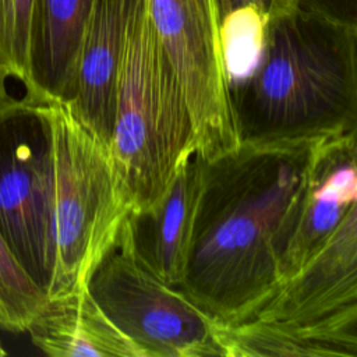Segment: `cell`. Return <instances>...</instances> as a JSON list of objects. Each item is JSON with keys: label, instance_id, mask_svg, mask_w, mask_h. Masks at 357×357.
Masks as SVG:
<instances>
[{"label": "cell", "instance_id": "obj_11", "mask_svg": "<svg viewBox=\"0 0 357 357\" xmlns=\"http://www.w3.org/2000/svg\"><path fill=\"white\" fill-rule=\"evenodd\" d=\"M199 183L201 158L192 153L177 167L152 208L127 218L138 257L173 287L178 286L184 272Z\"/></svg>", "mask_w": 357, "mask_h": 357}, {"label": "cell", "instance_id": "obj_21", "mask_svg": "<svg viewBox=\"0 0 357 357\" xmlns=\"http://www.w3.org/2000/svg\"><path fill=\"white\" fill-rule=\"evenodd\" d=\"M7 354V351H6V349L1 346V343H0V357H4Z\"/></svg>", "mask_w": 357, "mask_h": 357}, {"label": "cell", "instance_id": "obj_13", "mask_svg": "<svg viewBox=\"0 0 357 357\" xmlns=\"http://www.w3.org/2000/svg\"><path fill=\"white\" fill-rule=\"evenodd\" d=\"M25 332L52 357H145L103 312L88 286L47 297Z\"/></svg>", "mask_w": 357, "mask_h": 357}, {"label": "cell", "instance_id": "obj_15", "mask_svg": "<svg viewBox=\"0 0 357 357\" xmlns=\"http://www.w3.org/2000/svg\"><path fill=\"white\" fill-rule=\"evenodd\" d=\"M268 18L255 8H240L220 22V42L229 88L244 81L257 66Z\"/></svg>", "mask_w": 357, "mask_h": 357}, {"label": "cell", "instance_id": "obj_18", "mask_svg": "<svg viewBox=\"0 0 357 357\" xmlns=\"http://www.w3.org/2000/svg\"><path fill=\"white\" fill-rule=\"evenodd\" d=\"M301 10L319 14L322 17L357 25V0H290Z\"/></svg>", "mask_w": 357, "mask_h": 357}, {"label": "cell", "instance_id": "obj_4", "mask_svg": "<svg viewBox=\"0 0 357 357\" xmlns=\"http://www.w3.org/2000/svg\"><path fill=\"white\" fill-rule=\"evenodd\" d=\"M54 153V268L47 297L77 291L131 213L110 149L64 102H49Z\"/></svg>", "mask_w": 357, "mask_h": 357}, {"label": "cell", "instance_id": "obj_14", "mask_svg": "<svg viewBox=\"0 0 357 357\" xmlns=\"http://www.w3.org/2000/svg\"><path fill=\"white\" fill-rule=\"evenodd\" d=\"M225 357H357V325L293 326L247 319L216 324Z\"/></svg>", "mask_w": 357, "mask_h": 357}, {"label": "cell", "instance_id": "obj_7", "mask_svg": "<svg viewBox=\"0 0 357 357\" xmlns=\"http://www.w3.org/2000/svg\"><path fill=\"white\" fill-rule=\"evenodd\" d=\"M145 7L185 98L195 153L209 159L237 146L218 0H145Z\"/></svg>", "mask_w": 357, "mask_h": 357}, {"label": "cell", "instance_id": "obj_9", "mask_svg": "<svg viewBox=\"0 0 357 357\" xmlns=\"http://www.w3.org/2000/svg\"><path fill=\"white\" fill-rule=\"evenodd\" d=\"M139 0H93L64 103L107 148L127 31Z\"/></svg>", "mask_w": 357, "mask_h": 357}, {"label": "cell", "instance_id": "obj_2", "mask_svg": "<svg viewBox=\"0 0 357 357\" xmlns=\"http://www.w3.org/2000/svg\"><path fill=\"white\" fill-rule=\"evenodd\" d=\"M230 98L240 142L357 132V25L297 6L269 15L259 60Z\"/></svg>", "mask_w": 357, "mask_h": 357}, {"label": "cell", "instance_id": "obj_3", "mask_svg": "<svg viewBox=\"0 0 357 357\" xmlns=\"http://www.w3.org/2000/svg\"><path fill=\"white\" fill-rule=\"evenodd\" d=\"M110 155L131 213L152 208L181 162L195 153L181 86L139 0L130 21L116 84Z\"/></svg>", "mask_w": 357, "mask_h": 357}, {"label": "cell", "instance_id": "obj_12", "mask_svg": "<svg viewBox=\"0 0 357 357\" xmlns=\"http://www.w3.org/2000/svg\"><path fill=\"white\" fill-rule=\"evenodd\" d=\"M93 0H33L25 96L64 102Z\"/></svg>", "mask_w": 357, "mask_h": 357}, {"label": "cell", "instance_id": "obj_20", "mask_svg": "<svg viewBox=\"0 0 357 357\" xmlns=\"http://www.w3.org/2000/svg\"><path fill=\"white\" fill-rule=\"evenodd\" d=\"M7 74L4 73V70L0 67V105H3L10 96L7 93V86H6V79H7Z\"/></svg>", "mask_w": 357, "mask_h": 357}, {"label": "cell", "instance_id": "obj_17", "mask_svg": "<svg viewBox=\"0 0 357 357\" xmlns=\"http://www.w3.org/2000/svg\"><path fill=\"white\" fill-rule=\"evenodd\" d=\"M33 0H0V67L24 84Z\"/></svg>", "mask_w": 357, "mask_h": 357}, {"label": "cell", "instance_id": "obj_10", "mask_svg": "<svg viewBox=\"0 0 357 357\" xmlns=\"http://www.w3.org/2000/svg\"><path fill=\"white\" fill-rule=\"evenodd\" d=\"M356 134L328 139L322 145L300 219L280 262V283L319 251L357 206Z\"/></svg>", "mask_w": 357, "mask_h": 357}, {"label": "cell", "instance_id": "obj_1", "mask_svg": "<svg viewBox=\"0 0 357 357\" xmlns=\"http://www.w3.org/2000/svg\"><path fill=\"white\" fill-rule=\"evenodd\" d=\"M325 141L240 142L201 158L177 289L215 321H247L279 286L280 262Z\"/></svg>", "mask_w": 357, "mask_h": 357}, {"label": "cell", "instance_id": "obj_16", "mask_svg": "<svg viewBox=\"0 0 357 357\" xmlns=\"http://www.w3.org/2000/svg\"><path fill=\"white\" fill-rule=\"evenodd\" d=\"M46 293L22 269L0 233V329L25 332Z\"/></svg>", "mask_w": 357, "mask_h": 357}, {"label": "cell", "instance_id": "obj_6", "mask_svg": "<svg viewBox=\"0 0 357 357\" xmlns=\"http://www.w3.org/2000/svg\"><path fill=\"white\" fill-rule=\"evenodd\" d=\"M88 290L145 357L225 356L216 336L218 321L142 262L127 219L93 271Z\"/></svg>", "mask_w": 357, "mask_h": 357}, {"label": "cell", "instance_id": "obj_19", "mask_svg": "<svg viewBox=\"0 0 357 357\" xmlns=\"http://www.w3.org/2000/svg\"><path fill=\"white\" fill-rule=\"evenodd\" d=\"M291 6L294 4L290 0H218L219 24L225 17L240 8L251 7L262 13L266 18H269V15L283 11Z\"/></svg>", "mask_w": 357, "mask_h": 357}, {"label": "cell", "instance_id": "obj_5", "mask_svg": "<svg viewBox=\"0 0 357 357\" xmlns=\"http://www.w3.org/2000/svg\"><path fill=\"white\" fill-rule=\"evenodd\" d=\"M54 153L47 103L0 105V233L45 291L54 268Z\"/></svg>", "mask_w": 357, "mask_h": 357}, {"label": "cell", "instance_id": "obj_8", "mask_svg": "<svg viewBox=\"0 0 357 357\" xmlns=\"http://www.w3.org/2000/svg\"><path fill=\"white\" fill-rule=\"evenodd\" d=\"M248 319L293 326L357 325V206Z\"/></svg>", "mask_w": 357, "mask_h": 357}]
</instances>
